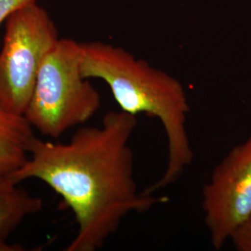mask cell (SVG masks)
<instances>
[{
  "label": "cell",
  "instance_id": "8",
  "mask_svg": "<svg viewBox=\"0 0 251 251\" xmlns=\"http://www.w3.org/2000/svg\"><path fill=\"white\" fill-rule=\"evenodd\" d=\"M230 240L237 251H251V215L233 232Z\"/></svg>",
  "mask_w": 251,
  "mask_h": 251
},
{
  "label": "cell",
  "instance_id": "4",
  "mask_svg": "<svg viewBox=\"0 0 251 251\" xmlns=\"http://www.w3.org/2000/svg\"><path fill=\"white\" fill-rule=\"evenodd\" d=\"M59 39L53 20L37 2L6 21L0 50V103L4 107L24 116L41 65Z\"/></svg>",
  "mask_w": 251,
  "mask_h": 251
},
{
  "label": "cell",
  "instance_id": "1",
  "mask_svg": "<svg viewBox=\"0 0 251 251\" xmlns=\"http://www.w3.org/2000/svg\"><path fill=\"white\" fill-rule=\"evenodd\" d=\"M137 126L136 116L111 111L100 125L77 128L68 143L36 137L27 161L9 177L15 183L39 179L70 207L77 233L66 251H98L126 216L168 201L137 186L130 146Z\"/></svg>",
  "mask_w": 251,
  "mask_h": 251
},
{
  "label": "cell",
  "instance_id": "9",
  "mask_svg": "<svg viewBox=\"0 0 251 251\" xmlns=\"http://www.w3.org/2000/svg\"><path fill=\"white\" fill-rule=\"evenodd\" d=\"M35 2L37 0H0V26L15 11Z\"/></svg>",
  "mask_w": 251,
  "mask_h": 251
},
{
  "label": "cell",
  "instance_id": "2",
  "mask_svg": "<svg viewBox=\"0 0 251 251\" xmlns=\"http://www.w3.org/2000/svg\"><path fill=\"white\" fill-rule=\"evenodd\" d=\"M81 72L88 79L104 81L121 111L160 121L168 145L167 167L144 191L154 194L179 179L194 159L187 130L190 104L180 82L120 47L98 41L81 43Z\"/></svg>",
  "mask_w": 251,
  "mask_h": 251
},
{
  "label": "cell",
  "instance_id": "6",
  "mask_svg": "<svg viewBox=\"0 0 251 251\" xmlns=\"http://www.w3.org/2000/svg\"><path fill=\"white\" fill-rule=\"evenodd\" d=\"M34 130L25 117L0 103V180L9 179L27 161L36 138Z\"/></svg>",
  "mask_w": 251,
  "mask_h": 251
},
{
  "label": "cell",
  "instance_id": "7",
  "mask_svg": "<svg viewBox=\"0 0 251 251\" xmlns=\"http://www.w3.org/2000/svg\"><path fill=\"white\" fill-rule=\"evenodd\" d=\"M43 201L19 187L10 179L0 180V251H20L8 243L9 236L14 233L28 216L41 210Z\"/></svg>",
  "mask_w": 251,
  "mask_h": 251
},
{
  "label": "cell",
  "instance_id": "5",
  "mask_svg": "<svg viewBox=\"0 0 251 251\" xmlns=\"http://www.w3.org/2000/svg\"><path fill=\"white\" fill-rule=\"evenodd\" d=\"M210 242L221 250L251 215V134L227 153L202 191Z\"/></svg>",
  "mask_w": 251,
  "mask_h": 251
},
{
  "label": "cell",
  "instance_id": "3",
  "mask_svg": "<svg viewBox=\"0 0 251 251\" xmlns=\"http://www.w3.org/2000/svg\"><path fill=\"white\" fill-rule=\"evenodd\" d=\"M100 107L98 90L81 72V43L60 38L41 65L24 117L40 134L59 139Z\"/></svg>",
  "mask_w": 251,
  "mask_h": 251
}]
</instances>
